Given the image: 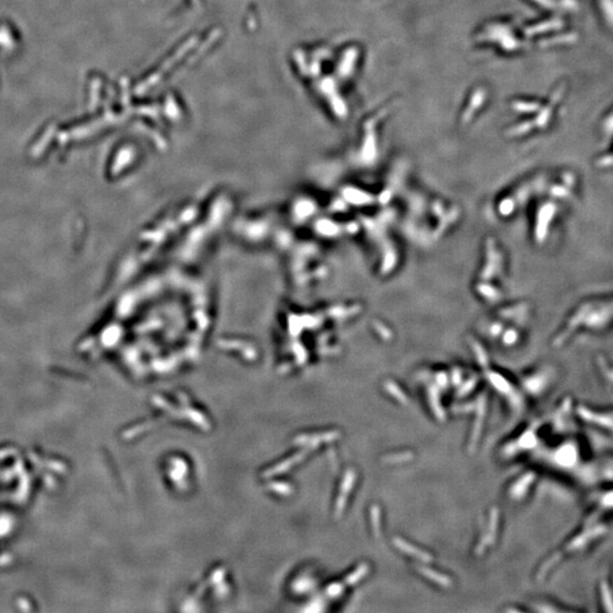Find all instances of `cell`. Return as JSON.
Here are the masks:
<instances>
[{"instance_id":"obj_7","label":"cell","mask_w":613,"mask_h":613,"mask_svg":"<svg viewBox=\"0 0 613 613\" xmlns=\"http://www.w3.org/2000/svg\"><path fill=\"white\" fill-rule=\"evenodd\" d=\"M597 164L601 165V166H610V165H613V154L601 158Z\"/></svg>"},{"instance_id":"obj_3","label":"cell","mask_w":613,"mask_h":613,"mask_svg":"<svg viewBox=\"0 0 613 613\" xmlns=\"http://www.w3.org/2000/svg\"><path fill=\"white\" fill-rule=\"evenodd\" d=\"M562 27H564V21H562L560 17H552L548 18V20L542 21L541 23H537V24L528 26L527 29H526V34L534 36L537 34L546 33V32L557 31L562 29Z\"/></svg>"},{"instance_id":"obj_6","label":"cell","mask_w":613,"mask_h":613,"mask_svg":"<svg viewBox=\"0 0 613 613\" xmlns=\"http://www.w3.org/2000/svg\"><path fill=\"white\" fill-rule=\"evenodd\" d=\"M602 131L606 135H613V108L602 122Z\"/></svg>"},{"instance_id":"obj_2","label":"cell","mask_w":613,"mask_h":613,"mask_svg":"<svg viewBox=\"0 0 613 613\" xmlns=\"http://www.w3.org/2000/svg\"><path fill=\"white\" fill-rule=\"evenodd\" d=\"M548 12L574 13L579 9V0H529Z\"/></svg>"},{"instance_id":"obj_4","label":"cell","mask_w":613,"mask_h":613,"mask_svg":"<svg viewBox=\"0 0 613 613\" xmlns=\"http://www.w3.org/2000/svg\"><path fill=\"white\" fill-rule=\"evenodd\" d=\"M605 24L613 29V0H596Z\"/></svg>"},{"instance_id":"obj_1","label":"cell","mask_w":613,"mask_h":613,"mask_svg":"<svg viewBox=\"0 0 613 613\" xmlns=\"http://www.w3.org/2000/svg\"><path fill=\"white\" fill-rule=\"evenodd\" d=\"M566 91V83H561L560 85H557V88L553 91L550 99L547 100L546 104H544L539 108V111L536 113L537 116L534 118L532 121L533 125L535 129H541L544 130L546 129V127L550 125V123L552 121L553 116H554V112L557 105L560 104L561 99L564 98Z\"/></svg>"},{"instance_id":"obj_5","label":"cell","mask_w":613,"mask_h":613,"mask_svg":"<svg viewBox=\"0 0 613 613\" xmlns=\"http://www.w3.org/2000/svg\"><path fill=\"white\" fill-rule=\"evenodd\" d=\"M542 104H539L538 101H534V100H520L518 103H515V109L516 111H518L523 114H534L537 113L539 111V108H541Z\"/></svg>"}]
</instances>
